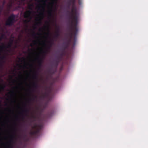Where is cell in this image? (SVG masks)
<instances>
[{
  "label": "cell",
  "mask_w": 148,
  "mask_h": 148,
  "mask_svg": "<svg viewBox=\"0 0 148 148\" xmlns=\"http://www.w3.org/2000/svg\"><path fill=\"white\" fill-rule=\"evenodd\" d=\"M14 18H15V16L14 15L12 14V15H10L7 20L6 25L7 26L11 25L14 21Z\"/></svg>",
  "instance_id": "3957f363"
},
{
  "label": "cell",
  "mask_w": 148,
  "mask_h": 148,
  "mask_svg": "<svg viewBox=\"0 0 148 148\" xmlns=\"http://www.w3.org/2000/svg\"><path fill=\"white\" fill-rule=\"evenodd\" d=\"M32 12V8L31 6L27 8V9L25 12V15H24V18L25 21H28L29 18H30L31 14Z\"/></svg>",
  "instance_id": "7a4b0ae2"
},
{
  "label": "cell",
  "mask_w": 148,
  "mask_h": 148,
  "mask_svg": "<svg viewBox=\"0 0 148 148\" xmlns=\"http://www.w3.org/2000/svg\"><path fill=\"white\" fill-rule=\"evenodd\" d=\"M46 5V0H37L34 17V25H38L43 20Z\"/></svg>",
  "instance_id": "6da1fadb"
}]
</instances>
